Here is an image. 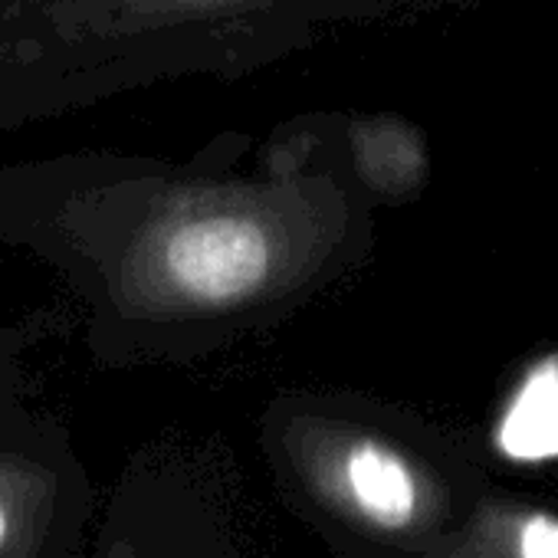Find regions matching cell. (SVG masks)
I'll return each instance as SVG.
<instances>
[{"instance_id":"obj_1","label":"cell","mask_w":558,"mask_h":558,"mask_svg":"<svg viewBox=\"0 0 558 558\" xmlns=\"http://www.w3.org/2000/svg\"><path fill=\"white\" fill-rule=\"evenodd\" d=\"M168 293L194 310H233L266 293L290 259V233L263 201L220 197L171 217L151 246Z\"/></svg>"},{"instance_id":"obj_2","label":"cell","mask_w":558,"mask_h":558,"mask_svg":"<svg viewBox=\"0 0 558 558\" xmlns=\"http://www.w3.org/2000/svg\"><path fill=\"white\" fill-rule=\"evenodd\" d=\"M93 489L66 434L0 404V558H80Z\"/></svg>"},{"instance_id":"obj_3","label":"cell","mask_w":558,"mask_h":558,"mask_svg":"<svg viewBox=\"0 0 558 558\" xmlns=\"http://www.w3.org/2000/svg\"><path fill=\"white\" fill-rule=\"evenodd\" d=\"M326 486L368 525L398 532L421 515L417 470L378 437H342L326 457Z\"/></svg>"},{"instance_id":"obj_4","label":"cell","mask_w":558,"mask_h":558,"mask_svg":"<svg viewBox=\"0 0 558 558\" xmlns=\"http://www.w3.org/2000/svg\"><path fill=\"white\" fill-rule=\"evenodd\" d=\"M496 450L512 463L558 460V355L532 365L512 391L496 424Z\"/></svg>"},{"instance_id":"obj_5","label":"cell","mask_w":558,"mask_h":558,"mask_svg":"<svg viewBox=\"0 0 558 558\" xmlns=\"http://www.w3.org/2000/svg\"><path fill=\"white\" fill-rule=\"evenodd\" d=\"M515 558H558V519L525 512L515 525Z\"/></svg>"},{"instance_id":"obj_6","label":"cell","mask_w":558,"mask_h":558,"mask_svg":"<svg viewBox=\"0 0 558 558\" xmlns=\"http://www.w3.org/2000/svg\"><path fill=\"white\" fill-rule=\"evenodd\" d=\"M14 391H17V378L4 362H0V404H8L14 398Z\"/></svg>"}]
</instances>
